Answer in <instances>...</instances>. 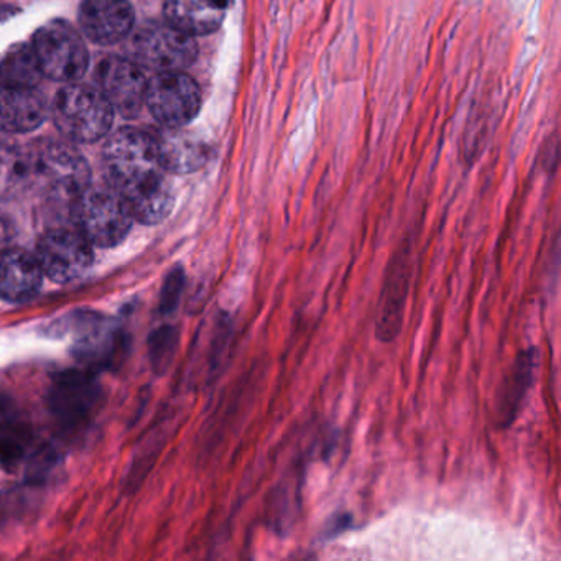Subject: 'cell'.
<instances>
[{
    "mask_svg": "<svg viewBox=\"0 0 561 561\" xmlns=\"http://www.w3.org/2000/svg\"><path fill=\"white\" fill-rule=\"evenodd\" d=\"M103 156L107 182L123 196L134 219L157 225L172 213L175 195L152 134L124 127L107 139Z\"/></svg>",
    "mask_w": 561,
    "mask_h": 561,
    "instance_id": "cell-1",
    "label": "cell"
},
{
    "mask_svg": "<svg viewBox=\"0 0 561 561\" xmlns=\"http://www.w3.org/2000/svg\"><path fill=\"white\" fill-rule=\"evenodd\" d=\"M77 231L98 248L121 244L133 228L134 216L123 196L107 185H88L73 198Z\"/></svg>",
    "mask_w": 561,
    "mask_h": 561,
    "instance_id": "cell-2",
    "label": "cell"
},
{
    "mask_svg": "<svg viewBox=\"0 0 561 561\" xmlns=\"http://www.w3.org/2000/svg\"><path fill=\"white\" fill-rule=\"evenodd\" d=\"M54 121L68 139L91 144L110 133L114 110L96 88L70 83L55 98Z\"/></svg>",
    "mask_w": 561,
    "mask_h": 561,
    "instance_id": "cell-3",
    "label": "cell"
},
{
    "mask_svg": "<svg viewBox=\"0 0 561 561\" xmlns=\"http://www.w3.org/2000/svg\"><path fill=\"white\" fill-rule=\"evenodd\" d=\"M44 77L60 83H75L87 73L90 65L87 45L81 35L64 21L42 25L32 42Z\"/></svg>",
    "mask_w": 561,
    "mask_h": 561,
    "instance_id": "cell-4",
    "label": "cell"
},
{
    "mask_svg": "<svg viewBox=\"0 0 561 561\" xmlns=\"http://www.w3.org/2000/svg\"><path fill=\"white\" fill-rule=\"evenodd\" d=\"M133 54L142 67L157 73L183 71L198 55L195 37L169 22H147L134 34Z\"/></svg>",
    "mask_w": 561,
    "mask_h": 561,
    "instance_id": "cell-5",
    "label": "cell"
},
{
    "mask_svg": "<svg viewBox=\"0 0 561 561\" xmlns=\"http://www.w3.org/2000/svg\"><path fill=\"white\" fill-rule=\"evenodd\" d=\"M146 104L162 127H185L202 110V91L183 71L157 73L147 83Z\"/></svg>",
    "mask_w": 561,
    "mask_h": 561,
    "instance_id": "cell-6",
    "label": "cell"
},
{
    "mask_svg": "<svg viewBox=\"0 0 561 561\" xmlns=\"http://www.w3.org/2000/svg\"><path fill=\"white\" fill-rule=\"evenodd\" d=\"M35 257L50 280L67 284L78 280L90 271L93 249L80 232L54 229L42 236Z\"/></svg>",
    "mask_w": 561,
    "mask_h": 561,
    "instance_id": "cell-7",
    "label": "cell"
},
{
    "mask_svg": "<svg viewBox=\"0 0 561 561\" xmlns=\"http://www.w3.org/2000/svg\"><path fill=\"white\" fill-rule=\"evenodd\" d=\"M34 176L51 190L77 196L90 185L91 173L87 160L73 147L64 142H42L31 153Z\"/></svg>",
    "mask_w": 561,
    "mask_h": 561,
    "instance_id": "cell-8",
    "label": "cell"
},
{
    "mask_svg": "<svg viewBox=\"0 0 561 561\" xmlns=\"http://www.w3.org/2000/svg\"><path fill=\"white\" fill-rule=\"evenodd\" d=\"M96 80L114 113L136 117L142 111L149 81L139 65L121 57L104 58L98 65Z\"/></svg>",
    "mask_w": 561,
    "mask_h": 561,
    "instance_id": "cell-9",
    "label": "cell"
},
{
    "mask_svg": "<svg viewBox=\"0 0 561 561\" xmlns=\"http://www.w3.org/2000/svg\"><path fill=\"white\" fill-rule=\"evenodd\" d=\"M412 267V249L410 245L400 248L390 264L382 300H380L379 317H377L376 334L383 343L396 340L402 330L403 310H405V301L409 297Z\"/></svg>",
    "mask_w": 561,
    "mask_h": 561,
    "instance_id": "cell-10",
    "label": "cell"
},
{
    "mask_svg": "<svg viewBox=\"0 0 561 561\" xmlns=\"http://www.w3.org/2000/svg\"><path fill=\"white\" fill-rule=\"evenodd\" d=\"M80 25L84 35L94 44H117L133 32V5L129 0H83Z\"/></svg>",
    "mask_w": 561,
    "mask_h": 561,
    "instance_id": "cell-11",
    "label": "cell"
},
{
    "mask_svg": "<svg viewBox=\"0 0 561 561\" xmlns=\"http://www.w3.org/2000/svg\"><path fill=\"white\" fill-rule=\"evenodd\" d=\"M160 163L167 173L186 175L203 169L211 159V147L183 127H162L152 134Z\"/></svg>",
    "mask_w": 561,
    "mask_h": 561,
    "instance_id": "cell-12",
    "label": "cell"
},
{
    "mask_svg": "<svg viewBox=\"0 0 561 561\" xmlns=\"http://www.w3.org/2000/svg\"><path fill=\"white\" fill-rule=\"evenodd\" d=\"M98 403L96 382L83 373H65L50 390V409L65 425H78Z\"/></svg>",
    "mask_w": 561,
    "mask_h": 561,
    "instance_id": "cell-13",
    "label": "cell"
},
{
    "mask_svg": "<svg viewBox=\"0 0 561 561\" xmlns=\"http://www.w3.org/2000/svg\"><path fill=\"white\" fill-rule=\"evenodd\" d=\"M232 0H165V21L179 31L203 37L219 31L228 18Z\"/></svg>",
    "mask_w": 561,
    "mask_h": 561,
    "instance_id": "cell-14",
    "label": "cell"
},
{
    "mask_svg": "<svg viewBox=\"0 0 561 561\" xmlns=\"http://www.w3.org/2000/svg\"><path fill=\"white\" fill-rule=\"evenodd\" d=\"M48 107L35 88H0V130L25 134L47 121Z\"/></svg>",
    "mask_w": 561,
    "mask_h": 561,
    "instance_id": "cell-15",
    "label": "cell"
},
{
    "mask_svg": "<svg viewBox=\"0 0 561 561\" xmlns=\"http://www.w3.org/2000/svg\"><path fill=\"white\" fill-rule=\"evenodd\" d=\"M44 284L37 257L21 249L0 252V297L9 301L34 298Z\"/></svg>",
    "mask_w": 561,
    "mask_h": 561,
    "instance_id": "cell-16",
    "label": "cell"
},
{
    "mask_svg": "<svg viewBox=\"0 0 561 561\" xmlns=\"http://www.w3.org/2000/svg\"><path fill=\"white\" fill-rule=\"evenodd\" d=\"M535 367H537V350L520 353L517 363L512 367L511 374L502 387L497 400V419L502 426H511L520 412V403L527 397L534 383Z\"/></svg>",
    "mask_w": 561,
    "mask_h": 561,
    "instance_id": "cell-17",
    "label": "cell"
},
{
    "mask_svg": "<svg viewBox=\"0 0 561 561\" xmlns=\"http://www.w3.org/2000/svg\"><path fill=\"white\" fill-rule=\"evenodd\" d=\"M44 73L32 44H19L0 55V88H35Z\"/></svg>",
    "mask_w": 561,
    "mask_h": 561,
    "instance_id": "cell-18",
    "label": "cell"
},
{
    "mask_svg": "<svg viewBox=\"0 0 561 561\" xmlns=\"http://www.w3.org/2000/svg\"><path fill=\"white\" fill-rule=\"evenodd\" d=\"M34 176L31 153L0 146V192H14Z\"/></svg>",
    "mask_w": 561,
    "mask_h": 561,
    "instance_id": "cell-19",
    "label": "cell"
},
{
    "mask_svg": "<svg viewBox=\"0 0 561 561\" xmlns=\"http://www.w3.org/2000/svg\"><path fill=\"white\" fill-rule=\"evenodd\" d=\"M183 285H185V274L182 268L172 271L163 285L162 298H160V310L163 313H172L175 310L180 297H182Z\"/></svg>",
    "mask_w": 561,
    "mask_h": 561,
    "instance_id": "cell-20",
    "label": "cell"
},
{
    "mask_svg": "<svg viewBox=\"0 0 561 561\" xmlns=\"http://www.w3.org/2000/svg\"><path fill=\"white\" fill-rule=\"evenodd\" d=\"M159 341L156 347H153V353L157 354L156 364H162V366H167V357L172 356L173 351V340H175V333H172V330L160 331L159 337H156Z\"/></svg>",
    "mask_w": 561,
    "mask_h": 561,
    "instance_id": "cell-21",
    "label": "cell"
},
{
    "mask_svg": "<svg viewBox=\"0 0 561 561\" xmlns=\"http://www.w3.org/2000/svg\"><path fill=\"white\" fill-rule=\"evenodd\" d=\"M0 412H2V397H0Z\"/></svg>",
    "mask_w": 561,
    "mask_h": 561,
    "instance_id": "cell-22",
    "label": "cell"
}]
</instances>
